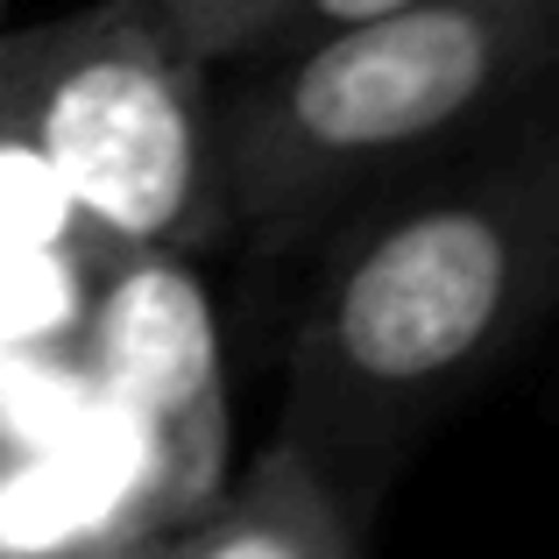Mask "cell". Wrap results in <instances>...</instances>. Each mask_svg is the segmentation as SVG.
Listing matches in <instances>:
<instances>
[{
  "label": "cell",
  "mask_w": 559,
  "mask_h": 559,
  "mask_svg": "<svg viewBox=\"0 0 559 559\" xmlns=\"http://www.w3.org/2000/svg\"><path fill=\"white\" fill-rule=\"evenodd\" d=\"M559 305V85L382 185L319 241L276 432L369 532L382 489L453 404Z\"/></svg>",
  "instance_id": "1"
},
{
  "label": "cell",
  "mask_w": 559,
  "mask_h": 559,
  "mask_svg": "<svg viewBox=\"0 0 559 559\" xmlns=\"http://www.w3.org/2000/svg\"><path fill=\"white\" fill-rule=\"evenodd\" d=\"M546 85H559V0H404L248 57L219 85L227 241L319 248L361 199Z\"/></svg>",
  "instance_id": "2"
},
{
  "label": "cell",
  "mask_w": 559,
  "mask_h": 559,
  "mask_svg": "<svg viewBox=\"0 0 559 559\" xmlns=\"http://www.w3.org/2000/svg\"><path fill=\"white\" fill-rule=\"evenodd\" d=\"M0 114L107 248L205 255L227 241L219 71L185 50L156 0L0 22Z\"/></svg>",
  "instance_id": "3"
},
{
  "label": "cell",
  "mask_w": 559,
  "mask_h": 559,
  "mask_svg": "<svg viewBox=\"0 0 559 559\" xmlns=\"http://www.w3.org/2000/svg\"><path fill=\"white\" fill-rule=\"evenodd\" d=\"M79 390L121 467L142 538L213 510L234 481V390L219 305L185 248L107 255L79 333Z\"/></svg>",
  "instance_id": "4"
},
{
  "label": "cell",
  "mask_w": 559,
  "mask_h": 559,
  "mask_svg": "<svg viewBox=\"0 0 559 559\" xmlns=\"http://www.w3.org/2000/svg\"><path fill=\"white\" fill-rule=\"evenodd\" d=\"M107 248L0 114V425L36 418L79 382V333Z\"/></svg>",
  "instance_id": "5"
},
{
  "label": "cell",
  "mask_w": 559,
  "mask_h": 559,
  "mask_svg": "<svg viewBox=\"0 0 559 559\" xmlns=\"http://www.w3.org/2000/svg\"><path fill=\"white\" fill-rule=\"evenodd\" d=\"M121 538L142 532L79 382L50 411L0 425V559H64Z\"/></svg>",
  "instance_id": "6"
},
{
  "label": "cell",
  "mask_w": 559,
  "mask_h": 559,
  "mask_svg": "<svg viewBox=\"0 0 559 559\" xmlns=\"http://www.w3.org/2000/svg\"><path fill=\"white\" fill-rule=\"evenodd\" d=\"M156 559H361V524L298 447L270 439L213 510L156 538Z\"/></svg>",
  "instance_id": "7"
},
{
  "label": "cell",
  "mask_w": 559,
  "mask_h": 559,
  "mask_svg": "<svg viewBox=\"0 0 559 559\" xmlns=\"http://www.w3.org/2000/svg\"><path fill=\"white\" fill-rule=\"evenodd\" d=\"M156 8L170 14L178 43L199 57V64L234 71V64L262 57L276 36H284V22H290L298 0H156Z\"/></svg>",
  "instance_id": "8"
},
{
  "label": "cell",
  "mask_w": 559,
  "mask_h": 559,
  "mask_svg": "<svg viewBox=\"0 0 559 559\" xmlns=\"http://www.w3.org/2000/svg\"><path fill=\"white\" fill-rule=\"evenodd\" d=\"M382 8H404V0H298L284 22V36L270 43V50H284V43H305V36H326V28L341 22H361V14H382Z\"/></svg>",
  "instance_id": "9"
},
{
  "label": "cell",
  "mask_w": 559,
  "mask_h": 559,
  "mask_svg": "<svg viewBox=\"0 0 559 559\" xmlns=\"http://www.w3.org/2000/svg\"><path fill=\"white\" fill-rule=\"evenodd\" d=\"M64 559H156V538H121V546H93V552H64Z\"/></svg>",
  "instance_id": "10"
},
{
  "label": "cell",
  "mask_w": 559,
  "mask_h": 559,
  "mask_svg": "<svg viewBox=\"0 0 559 559\" xmlns=\"http://www.w3.org/2000/svg\"><path fill=\"white\" fill-rule=\"evenodd\" d=\"M0 22H8V0H0Z\"/></svg>",
  "instance_id": "11"
}]
</instances>
